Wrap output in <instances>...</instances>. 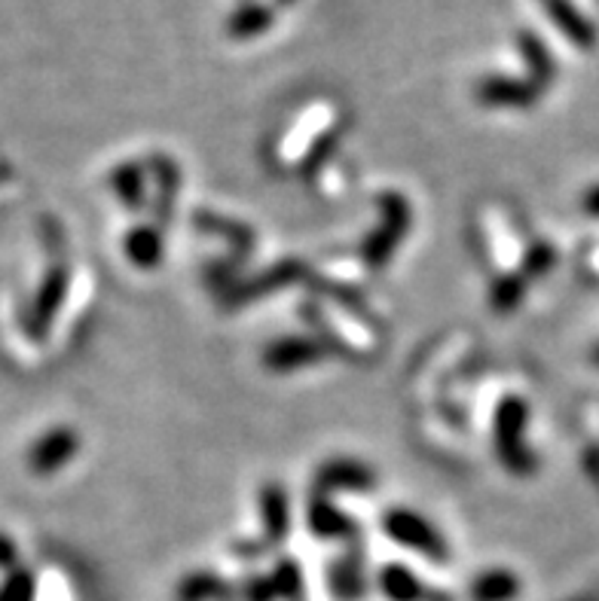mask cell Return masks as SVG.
Listing matches in <instances>:
<instances>
[{
  "label": "cell",
  "instance_id": "1",
  "mask_svg": "<svg viewBox=\"0 0 599 601\" xmlns=\"http://www.w3.org/2000/svg\"><path fill=\"white\" fill-rule=\"evenodd\" d=\"M385 529L392 538H397L401 543H410V546H420L425 553H441V543L434 538L432 531L425 529V522H420L410 513H392L385 519Z\"/></svg>",
  "mask_w": 599,
  "mask_h": 601
},
{
  "label": "cell",
  "instance_id": "4",
  "mask_svg": "<svg viewBox=\"0 0 599 601\" xmlns=\"http://www.w3.org/2000/svg\"><path fill=\"white\" fill-rule=\"evenodd\" d=\"M0 562H12V546L7 541L0 543Z\"/></svg>",
  "mask_w": 599,
  "mask_h": 601
},
{
  "label": "cell",
  "instance_id": "3",
  "mask_svg": "<svg viewBox=\"0 0 599 601\" xmlns=\"http://www.w3.org/2000/svg\"><path fill=\"white\" fill-rule=\"evenodd\" d=\"M71 436L68 434H52L47 436L40 446H37L35 455V467L37 471H49V467H59L61 461L71 455Z\"/></svg>",
  "mask_w": 599,
  "mask_h": 601
},
{
  "label": "cell",
  "instance_id": "2",
  "mask_svg": "<svg viewBox=\"0 0 599 601\" xmlns=\"http://www.w3.org/2000/svg\"><path fill=\"white\" fill-rule=\"evenodd\" d=\"M548 7H551V16L557 19V24H560L566 35L576 40L578 47H593L597 31H593V24H590L588 19H585V16L572 7V3H566V0H551Z\"/></svg>",
  "mask_w": 599,
  "mask_h": 601
}]
</instances>
